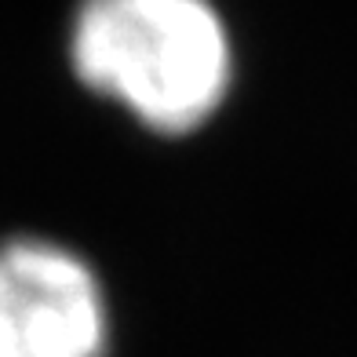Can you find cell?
<instances>
[{"label":"cell","instance_id":"cell-1","mask_svg":"<svg viewBox=\"0 0 357 357\" xmlns=\"http://www.w3.org/2000/svg\"><path fill=\"white\" fill-rule=\"evenodd\" d=\"M66 55L80 88L160 139L208 128L237 77L215 0H77Z\"/></svg>","mask_w":357,"mask_h":357},{"label":"cell","instance_id":"cell-2","mask_svg":"<svg viewBox=\"0 0 357 357\" xmlns=\"http://www.w3.org/2000/svg\"><path fill=\"white\" fill-rule=\"evenodd\" d=\"M113 306L95 263L66 241H0V357H109Z\"/></svg>","mask_w":357,"mask_h":357}]
</instances>
